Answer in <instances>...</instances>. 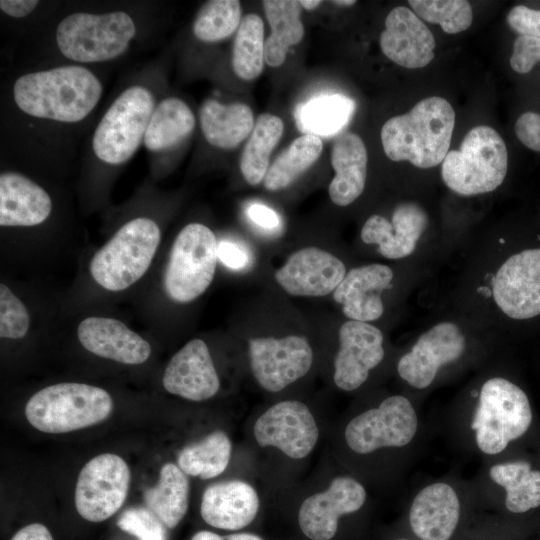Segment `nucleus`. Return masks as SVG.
Returning a JSON list of instances; mask_svg holds the SVG:
<instances>
[{
  "mask_svg": "<svg viewBox=\"0 0 540 540\" xmlns=\"http://www.w3.org/2000/svg\"><path fill=\"white\" fill-rule=\"evenodd\" d=\"M102 86L80 66H64L19 77L13 88L17 106L26 114L61 122H78L96 106Z\"/></svg>",
  "mask_w": 540,
  "mask_h": 540,
  "instance_id": "obj_1",
  "label": "nucleus"
},
{
  "mask_svg": "<svg viewBox=\"0 0 540 540\" xmlns=\"http://www.w3.org/2000/svg\"><path fill=\"white\" fill-rule=\"evenodd\" d=\"M455 112L441 97L420 100L408 113L387 120L381 129V142L392 161H409L418 168L441 164L448 153Z\"/></svg>",
  "mask_w": 540,
  "mask_h": 540,
  "instance_id": "obj_2",
  "label": "nucleus"
},
{
  "mask_svg": "<svg viewBox=\"0 0 540 540\" xmlns=\"http://www.w3.org/2000/svg\"><path fill=\"white\" fill-rule=\"evenodd\" d=\"M533 420L527 394L504 377L484 381L467 416L466 428L472 447L486 457L502 454L521 438Z\"/></svg>",
  "mask_w": 540,
  "mask_h": 540,
  "instance_id": "obj_3",
  "label": "nucleus"
},
{
  "mask_svg": "<svg viewBox=\"0 0 540 540\" xmlns=\"http://www.w3.org/2000/svg\"><path fill=\"white\" fill-rule=\"evenodd\" d=\"M420 424L419 414L408 397L389 395L346 420L341 430V446L359 461L396 454L413 446Z\"/></svg>",
  "mask_w": 540,
  "mask_h": 540,
  "instance_id": "obj_4",
  "label": "nucleus"
},
{
  "mask_svg": "<svg viewBox=\"0 0 540 540\" xmlns=\"http://www.w3.org/2000/svg\"><path fill=\"white\" fill-rule=\"evenodd\" d=\"M113 410V399L103 388L76 382L49 385L27 402L28 422L44 433H67L106 420Z\"/></svg>",
  "mask_w": 540,
  "mask_h": 540,
  "instance_id": "obj_5",
  "label": "nucleus"
},
{
  "mask_svg": "<svg viewBox=\"0 0 540 540\" xmlns=\"http://www.w3.org/2000/svg\"><path fill=\"white\" fill-rule=\"evenodd\" d=\"M160 240L161 231L152 219L128 221L92 257V279L111 292L131 287L147 272Z\"/></svg>",
  "mask_w": 540,
  "mask_h": 540,
  "instance_id": "obj_6",
  "label": "nucleus"
},
{
  "mask_svg": "<svg viewBox=\"0 0 540 540\" xmlns=\"http://www.w3.org/2000/svg\"><path fill=\"white\" fill-rule=\"evenodd\" d=\"M445 185L462 196L494 191L504 181L508 153L500 134L490 126L473 127L459 150H451L441 163Z\"/></svg>",
  "mask_w": 540,
  "mask_h": 540,
  "instance_id": "obj_7",
  "label": "nucleus"
},
{
  "mask_svg": "<svg viewBox=\"0 0 540 540\" xmlns=\"http://www.w3.org/2000/svg\"><path fill=\"white\" fill-rule=\"evenodd\" d=\"M248 434L257 450L277 455L287 463H300L315 451L321 430L307 403L284 398L254 415Z\"/></svg>",
  "mask_w": 540,
  "mask_h": 540,
  "instance_id": "obj_8",
  "label": "nucleus"
},
{
  "mask_svg": "<svg viewBox=\"0 0 540 540\" xmlns=\"http://www.w3.org/2000/svg\"><path fill=\"white\" fill-rule=\"evenodd\" d=\"M217 238L201 223H189L177 234L166 265L163 287L170 300L187 304L211 285L218 259Z\"/></svg>",
  "mask_w": 540,
  "mask_h": 540,
  "instance_id": "obj_9",
  "label": "nucleus"
},
{
  "mask_svg": "<svg viewBox=\"0 0 540 540\" xmlns=\"http://www.w3.org/2000/svg\"><path fill=\"white\" fill-rule=\"evenodd\" d=\"M250 373L260 389L278 394L304 379L315 363V350L303 334H268L247 341Z\"/></svg>",
  "mask_w": 540,
  "mask_h": 540,
  "instance_id": "obj_10",
  "label": "nucleus"
},
{
  "mask_svg": "<svg viewBox=\"0 0 540 540\" xmlns=\"http://www.w3.org/2000/svg\"><path fill=\"white\" fill-rule=\"evenodd\" d=\"M136 32L125 12L74 13L58 25L56 41L61 53L78 62L111 60L122 54Z\"/></svg>",
  "mask_w": 540,
  "mask_h": 540,
  "instance_id": "obj_11",
  "label": "nucleus"
},
{
  "mask_svg": "<svg viewBox=\"0 0 540 540\" xmlns=\"http://www.w3.org/2000/svg\"><path fill=\"white\" fill-rule=\"evenodd\" d=\"M368 501L364 483L351 473L334 475L326 486L303 497L295 524L303 540H336L343 520L360 513Z\"/></svg>",
  "mask_w": 540,
  "mask_h": 540,
  "instance_id": "obj_12",
  "label": "nucleus"
},
{
  "mask_svg": "<svg viewBox=\"0 0 540 540\" xmlns=\"http://www.w3.org/2000/svg\"><path fill=\"white\" fill-rule=\"evenodd\" d=\"M154 109V97L145 87L135 85L122 92L95 130L96 156L113 165L127 161L144 140Z\"/></svg>",
  "mask_w": 540,
  "mask_h": 540,
  "instance_id": "obj_13",
  "label": "nucleus"
},
{
  "mask_svg": "<svg viewBox=\"0 0 540 540\" xmlns=\"http://www.w3.org/2000/svg\"><path fill=\"white\" fill-rule=\"evenodd\" d=\"M131 480L129 466L119 455L95 456L81 469L75 487V507L90 522L113 516L126 500Z\"/></svg>",
  "mask_w": 540,
  "mask_h": 540,
  "instance_id": "obj_14",
  "label": "nucleus"
},
{
  "mask_svg": "<svg viewBox=\"0 0 540 540\" xmlns=\"http://www.w3.org/2000/svg\"><path fill=\"white\" fill-rule=\"evenodd\" d=\"M384 357V336L379 328L367 322L345 321L338 330L333 384L343 392L360 389Z\"/></svg>",
  "mask_w": 540,
  "mask_h": 540,
  "instance_id": "obj_15",
  "label": "nucleus"
},
{
  "mask_svg": "<svg viewBox=\"0 0 540 540\" xmlns=\"http://www.w3.org/2000/svg\"><path fill=\"white\" fill-rule=\"evenodd\" d=\"M466 350V339L452 322H440L419 336L411 349L400 357L399 377L417 390L427 389L440 369L458 361Z\"/></svg>",
  "mask_w": 540,
  "mask_h": 540,
  "instance_id": "obj_16",
  "label": "nucleus"
},
{
  "mask_svg": "<svg viewBox=\"0 0 540 540\" xmlns=\"http://www.w3.org/2000/svg\"><path fill=\"white\" fill-rule=\"evenodd\" d=\"M347 273L344 262L330 251L306 246L292 252L275 270L278 286L293 297L332 294Z\"/></svg>",
  "mask_w": 540,
  "mask_h": 540,
  "instance_id": "obj_17",
  "label": "nucleus"
},
{
  "mask_svg": "<svg viewBox=\"0 0 540 540\" xmlns=\"http://www.w3.org/2000/svg\"><path fill=\"white\" fill-rule=\"evenodd\" d=\"M492 294L496 305L512 319L540 315V248L511 255L492 279Z\"/></svg>",
  "mask_w": 540,
  "mask_h": 540,
  "instance_id": "obj_18",
  "label": "nucleus"
},
{
  "mask_svg": "<svg viewBox=\"0 0 540 540\" xmlns=\"http://www.w3.org/2000/svg\"><path fill=\"white\" fill-rule=\"evenodd\" d=\"M261 497L256 487L245 479H229L209 485L203 492L200 515L212 528L248 531L261 511Z\"/></svg>",
  "mask_w": 540,
  "mask_h": 540,
  "instance_id": "obj_19",
  "label": "nucleus"
},
{
  "mask_svg": "<svg viewBox=\"0 0 540 540\" xmlns=\"http://www.w3.org/2000/svg\"><path fill=\"white\" fill-rule=\"evenodd\" d=\"M162 384L170 394L193 402L215 397L221 381L206 342L195 338L180 348L168 362Z\"/></svg>",
  "mask_w": 540,
  "mask_h": 540,
  "instance_id": "obj_20",
  "label": "nucleus"
},
{
  "mask_svg": "<svg viewBox=\"0 0 540 540\" xmlns=\"http://www.w3.org/2000/svg\"><path fill=\"white\" fill-rule=\"evenodd\" d=\"M459 489L451 482L437 480L421 487L414 495L408 522L420 540H450L462 514Z\"/></svg>",
  "mask_w": 540,
  "mask_h": 540,
  "instance_id": "obj_21",
  "label": "nucleus"
},
{
  "mask_svg": "<svg viewBox=\"0 0 540 540\" xmlns=\"http://www.w3.org/2000/svg\"><path fill=\"white\" fill-rule=\"evenodd\" d=\"M427 224V213L419 204L404 202L395 207L391 221L371 215L363 224L360 237L365 244L376 245L384 258L402 259L414 252Z\"/></svg>",
  "mask_w": 540,
  "mask_h": 540,
  "instance_id": "obj_22",
  "label": "nucleus"
},
{
  "mask_svg": "<svg viewBox=\"0 0 540 540\" xmlns=\"http://www.w3.org/2000/svg\"><path fill=\"white\" fill-rule=\"evenodd\" d=\"M379 43L389 60L408 69L427 66L434 58L436 45L429 28L405 6L388 13Z\"/></svg>",
  "mask_w": 540,
  "mask_h": 540,
  "instance_id": "obj_23",
  "label": "nucleus"
},
{
  "mask_svg": "<svg viewBox=\"0 0 540 540\" xmlns=\"http://www.w3.org/2000/svg\"><path fill=\"white\" fill-rule=\"evenodd\" d=\"M393 277L392 269L385 264L354 267L347 271L332 297L348 320L370 323L383 315L382 292L392 286Z\"/></svg>",
  "mask_w": 540,
  "mask_h": 540,
  "instance_id": "obj_24",
  "label": "nucleus"
},
{
  "mask_svg": "<svg viewBox=\"0 0 540 540\" xmlns=\"http://www.w3.org/2000/svg\"><path fill=\"white\" fill-rule=\"evenodd\" d=\"M77 337L87 351L122 364H142L151 354L148 341L115 318L87 317L79 323Z\"/></svg>",
  "mask_w": 540,
  "mask_h": 540,
  "instance_id": "obj_25",
  "label": "nucleus"
},
{
  "mask_svg": "<svg viewBox=\"0 0 540 540\" xmlns=\"http://www.w3.org/2000/svg\"><path fill=\"white\" fill-rule=\"evenodd\" d=\"M51 210V198L41 186L16 172L1 173V227L39 225L49 217Z\"/></svg>",
  "mask_w": 540,
  "mask_h": 540,
  "instance_id": "obj_26",
  "label": "nucleus"
},
{
  "mask_svg": "<svg viewBox=\"0 0 540 540\" xmlns=\"http://www.w3.org/2000/svg\"><path fill=\"white\" fill-rule=\"evenodd\" d=\"M367 150L363 140L355 133H342L333 143L331 164L335 176L328 193L337 206H348L364 191L367 177Z\"/></svg>",
  "mask_w": 540,
  "mask_h": 540,
  "instance_id": "obj_27",
  "label": "nucleus"
},
{
  "mask_svg": "<svg viewBox=\"0 0 540 540\" xmlns=\"http://www.w3.org/2000/svg\"><path fill=\"white\" fill-rule=\"evenodd\" d=\"M487 477L494 487L502 489L509 512L520 514L540 506V470L528 461H495L488 467Z\"/></svg>",
  "mask_w": 540,
  "mask_h": 540,
  "instance_id": "obj_28",
  "label": "nucleus"
},
{
  "mask_svg": "<svg viewBox=\"0 0 540 540\" xmlns=\"http://www.w3.org/2000/svg\"><path fill=\"white\" fill-rule=\"evenodd\" d=\"M200 125L211 145L232 149L250 136L254 117L251 108L244 103L225 105L208 99L200 108Z\"/></svg>",
  "mask_w": 540,
  "mask_h": 540,
  "instance_id": "obj_29",
  "label": "nucleus"
},
{
  "mask_svg": "<svg viewBox=\"0 0 540 540\" xmlns=\"http://www.w3.org/2000/svg\"><path fill=\"white\" fill-rule=\"evenodd\" d=\"M190 482L175 463H165L154 487L146 489L144 501L168 528H175L185 517L189 508Z\"/></svg>",
  "mask_w": 540,
  "mask_h": 540,
  "instance_id": "obj_30",
  "label": "nucleus"
},
{
  "mask_svg": "<svg viewBox=\"0 0 540 540\" xmlns=\"http://www.w3.org/2000/svg\"><path fill=\"white\" fill-rule=\"evenodd\" d=\"M262 6L271 27V34L265 40L264 60L271 67H279L289 47L303 39L301 5L295 0H264Z\"/></svg>",
  "mask_w": 540,
  "mask_h": 540,
  "instance_id": "obj_31",
  "label": "nucleus"
},
{
  "mask_svg": "<svg viewBox=\"0 0 540 540\" xmlns=\"http://www.w3.org/2000/svg\"><path fill=\"white\" fill-rule=\"evenodd\" d=\"M233 445L223 430H215L197 442L186 445L177 456V465L188 476L209 480L229 466Z\"/></svg>",
  "mask_w": 540,
  "mask_h": 540,
  "instance_id": "obj_32",
  "label": "nucleus"
},
{
  "mask_svg": "<svg viewBox=\"0 0 540 540\" xmlns=\"http://www.w3.org/2000/svg\"><path fill=\"white\" fill-rule=\"evenodd\" d=\"M195 117L188 105L178 98H166L154 109L144 136L150 151L174 147L191 134Z\"/></svg>",
  "mask_w": 540,
  "mask_h": 540,
  "instance_id": "obj_33",
  "label": "nucleus"
},
{
  "mask_svg": "<svg viewBox=\"0 0 540 540\" xmlns=\"http://www.w3.org/2000/svg\"><path fill=\"white\" fill-rule=\"evenodd\" d=\"M284 124L280 117L261 114L245 144L241 158L240 171L244 180L252 186L263 182L272 150L282 137Z\"/></svg>",
  "mask_w": 540,
  "mask_h": 540,
  "instance_id": "obj_34",
  "label": "nucleus"
},
{
  "mask_svg": "<svg viewBox=\"0 0 540 540\" xmlns=\"http://www.w3.org/2000/svg\"><path fill=\"white\" fill-rule=\"evenodd\" d=\"M355 103L341 95H324L301 105L296 112V122L300 130L316 136H330L338 133L350 121Z\"/></svg>",
  "mask_w": 540,
  "mask_h": 540,
  "instance_id": "obj_35",
  "label": "nucleus"
},
{
  "mask_svg": "<svg viewBox=\"0 0 540 540\" xmlns=\"http://www.w3.org/2000/svg\"><path fill=\"white\" fill-rule=\"evenodd\" d=\"M323 144L320 137L304 134L295 139L269 166L263 180L268 191H279L290 186L319 158Z\"/></svg>",
  "mask_w": 540,
  "mask_h": 540,
  "instance_id": "obj_36",
  "label": "nucleus"
},
{
  "mask_svg": "<svg viewBox=\"0 0 540 540\" xmlns=\"http://www.w3.org/2000/svg\"><path fill=\"white\" fill-rule=\"evenodd\" d=\"M264 24L255 13L245 15L237 29L232 51L234 73L243 80H253L263 70Z\"/></svg>",
  "mask_w": 540,
  "mask_h": 540,
  "instance_id": "obj_37",
  "label": "nucleus"
},
{
  "mask_svg": "<svg viewBox=\"0 0 540 540\" xmlns=\"http://www.w3.org/2000/svg\"><path fill=\"white\" fill-rule=\"evenodd\" d=\"M241 5L237 0H212L199 10L193 24L197 39L216 42L231 36L241 23Z\"/></svg>",
  "mask_w": 540,
  "mask_h": 540,
  "instance_id": "obj_38",
  "label": "nucleus"
},
{
  "mask_svg": "<svg viewBox=\"0 0 540 540\" xmlns=\"http://www.w3.org/2000/svg\"><path fill=\"white\" fill-rule=\"evenodd\" d=\"M408 4L419 18L439 24L448 34L465 31L472 24V8L466 0H409Z\"/></svg>",
  "mask_w": 540,
  "mask_h": 540,
  "instance_id": "obj_39",
  "label": "nucleus"
},
{
  "mask_svg": "<svg viewBox=\"0 0 540 540\" xmlns=\"http://www.w3.org/2000/svg\"><path fill=\"white\" fill-rule=\"evenodd\" d=\"M31 318L25 304L8 288L0 284V336L17 340L25 337Z\"/></svg>",
  "mask_w": 540,
  "mask_h": 540,
  "instance_id": "obj_40",
  "label": "nucleus"
},
{
  "mask_svg": "<svg viewBox=\"0 0 540 540\" xmlns=\"http://www.w3.org/2000/svg\"><path fill=\"white\" fill-rule=\"evenodd\" d=\"M117 526L138 540H167V527L148 508L133 507L125 510Z\"/></svg>",
  "mask_w": 540,
  "mask_h": 540,
  "instance_id": "obj_41",
  "label": "nucleus"
},
{
  "mask_svg": "<svg viewBox=\"0 0 540 540\" xmlns=\"http://www.w3.org/2000/svg\"><path fill=\"white\" fill-rule=\"evenodd\" d=\"M538 62H540V37L518 36L510 57L511 68L517 73L526 74Z\"/></svg>",
  "mask_w": 540,
  "mask_h": 540,
  "instance_id": "obj_42",
  "label": "nucleus"
},
{
  "mask_svg": "<svg viewBox=\"0 0 540 540\" xmlns=\"http://www.w3.org/2000/svg\"><path fill=\"white\" fill-rule=\"evenodd\" d=\"M507 23L522 36L540 37V10L516 5L509 11Z\"/></svg>",
  "mask_w": 540,
  "mask_h": 540,
  "instance_id": "obj_43",
  "label": "nucleus"
},
{
  "mask_svg": "<svg viewBox=\"0 0 540 540\" xmlns=\"http://www.w3.org/2000/svg\"><path fill=\"white\" fill-rule=\"evenodd\" d=\"M515 133L527 148L540 151V114L532 111L521 114L515 123Z\"/></svg>",
  "mask_w": 540,
  "mask_h": 540,
  "instance_id": "obj_44",
  "label": "nucleus"
},
{
  "mask_svg": "<svg viewBox=\"0 0 540 540\" xmlns=\"http://www.w3.org/2000/svg\"><path fill=\"white\" fill-rule=\"evenodd\" d=\"M218 259L226 267L233 270L243 269L249 263V257L244 249L229 241L219 242Z\"/></svg>",
  "mask_w": 540,
  "mask_h": 540,
  "instance_id": "obj_45",
  "label": "nucleus"
},
{
  "mask_svg": "<svg viewBox=\"0 0 540 540\" xmlns=\"http://www.w3.org/2000/svg\"><path fill=\"white\" fill-rule=\"evenodd\" d=\"M247 215L253 223L266 230L275 229L280 224L278 214L263 204H251L247 209Z\"/></svg>",
  "mask_w": 540,
  "mask_h": 540,
  "instance_id": "obj_46",
  "label": "nucleus"
},
{
  "mask_svg": "<svg viewBox=\"0 0 540 540\" xmlns=\"http://www.w3.org/2000/svg\"><path fill=\"white\" fill-rule=\"evenodd\" d=\"M190 540H265L261 535L253 531L231 532L221 535L210 530L196 532Z\"/></svg>",
  "mask_w": 540,
  "mask_h": 540,
  "instance_id": "obj_47",
  "label": "nucleus"
},
{
  "mask_svg": "<svg viewBox=\"0 0 540 540\" xmlns=\"http://www.w3.org/2000/svg\"><path fill=\"white\" fill-rule=\"evenodd\" d=\"M35 0H1V10L15 18H22L30 14L37 6Z\"/></svg>",
  "mask_w": 540,
  "mask_h": 540,
  "instance_id": "obj_48",
  "label": "nucleus"
},
{
  "mask_svg": "<svg viewBox=\"0 0 540 540\" xmlns=\"http://www.w3.org/2000/svg\"><path fill=\"white\" fill-rule=\"evenodd\" d=\"M11 540H53V538L46 526L33 523L21 528Z\"/></svg>",
  "mask_w": 540,
  "mask_h": 540,
  "instance_id": "obj_49",
  "label": "nucleus"
},
{
  "mask_svg": "<svg viewBox=\"0 0 540 540\" xmlns=\"http://www.w3.org/2000/svg\"><path fill=\"white\" fill-rule=\"evenodd\" d=\"M301 7L305 8L306 10H313L317 8L322 1L320 0H301L299 1Z\"/></svg>",
  "mask_w": 540,
  "mask_h": 540,
  "instance_id": "obj_50",
  "label": "nucleus"
},
{
  "mask_svg": "<svg viewBox=\"0 0 540 540\" xmlns=\"http://www.w3.org/2000/svg\"><path fill=\"white\" fill-rule=\"evenodd\" d=\"M333 4L335 5H338V6H342V7H349V6H352L356 3V1L354 0H335V1H332Z\"/></svg>",
  "mask_w": 540,
  "mask_h": 540,
  "instance_id": "obj_51",
  "label": "nucleus"
},
{
  "mask_svg": "<svg viewBox=\"0 0 540 540\" xmlns=\"http://www.w3.org/2000/svg\"><path fill=\"white\" fill-rule=\"evenodd\" d=\"M394 540H411V539H407V538H397V539H394Z\"/></svg>",
  "mask_w": 540,
  "mask_h": 540,
  "instance_id": "obj_52",
  "label": "nucleus"
}]
</instances>
